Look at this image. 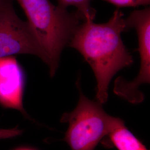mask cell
Masks as SVG:
<instances>
[{"instance_id":"obj_1","label":"cell","mask_w":150,"mask_h":150,"mask_svg":"<svg viewBox=\"0 0 150 150\" xmlns=\"http://www.w3.org/2000/svg\"><path fill=\"white\" fill-rule=\"evenodd\" d=\"M93 21L87 19L81 23L68 45L80 52L91 66L96 79L97 101L103 104L113 77L131 66L134 59L122 40V32L128 28L121 11L115 10L106 23Z\"/></svg>"},{"instance_id":"obj_2","label":"cell","mask_w":150,"mask_h":150,"mask_svg":"<svg viewBox=\"0 0 150 150\" xmlns=\"http://www.w3.org/2000/svg\"><path fill=\"white\" fill-rule=\"evenodd\" d=\"M48 59L50 75L59 67L64 48L82 21L77 13L53 5L50 0H16Z\"/></svg>"},{"instance_id":"obj_3","label":"cell","mask_w":150,"mask_h":150,"mask_svg":"<svg viewBox=\"0 0 150 150\" xmlns=\"http://www.w3.org/2000/svg\"><path fill=\"white\" fill-rule=\"evenodd\" d=\"M78 87L80 96L77 106L61 120L69 123L64 139L72 150H93L123 120L108 115L102 103L89 100Z\"/></svg>"},{"instance_id":"obj_4","label":"cell","mask_w":150,"mask_h":150,"mask_svg":"<svg viewBox=\"0 0 150 150\" xmlns=\"http://www.w3.org/2000/svg\"><path fill=\"white\" fill-rule=\"evenodd\" d=\"M18 54L38 57L47 65L48 59L27 21L15 11L12 0L0 4V58Z\"/></svg>"},{"instance_id":"obj_5","label":"cell","mask_w":150,"mask_h":150,"mask_svg":"<svg viewBox=\"0 0 150 150\" xmlns=\"http://www.w3.org/2000/svg\"><path fill=\"white\" fill-rule=\"evenodd\" d=\"M128 30L134 28L139 41L138 51L140 57L139 75L131 82L122 77L115 81L114 92L132 103L142 102L144 95L139 90V86L150 82V9L133 11L125 19Z\"/></svg>"},{"instance_id":"obj_6","label":"cell","mask_w":150,"mask_h":150,"mask_svg":"<svg viewBox=\"0 0 150 150\" xmlns=\"http://www.w3.org/2000/svg\"><path fill=\"white\" fill-rule=\"evenodd\" d=\"M25 82L24 71L15 57L0 58V105L18 110L31 120L23 105Z\"/></svg>"},{"instance_id":"obj_7","label":"cell","mask_w":150,"mask_h":150,"mask_svg":"<svg viewBox=\"0 0 150 150\" xmlns=\"http://www.w3.org/2000/svg\"><path fill=\"white\" fill-rule=\"evenodd\" d=\"M111 145L118 150H148L125 126L122 121L108 135Z\"/></svg>"},{"instance_id":"obj_8","label":"cell","mask_w":150,"mask_h":150,"mask_svg":"<svg viewBox=\"0 0 150 150\" xmlns=\"http://www.w3.org/2000/svg\"><path fill=\"white\" fill-rule=\"evenodd\" d=\"M91 0H58L60 7L67 8L70 6L77 8L76 12L80 17L82 22L87 19L94 20L96 16V11L90 5Z\"/></svg>"},{"instance_id":"obj_9","label":"cell","mask_w":150,"mask_h":150,"mask_svg":"<svg viewBox=\"0 0 150 150\" xmlns=\"http://www.w3.org/2000/svg\"><path fill=\"white\" fill-rule=\"evenodd\" d=\"M118 7H136L150 5V0H103Z\"/></svg>"},{"instance_id":"obj_10","label":"cell","mask_w":150,"mask_h":150,"mask_svg":"<svg viewBox=\"0 0 150 150\" xmlns=\"http://www.w3.org/2000/svg\"><path fill=\"white\" fill-rule=\"evenodd\" d=\"M22 132L21 129H18L17 127L13 129H0V139L15 137L21 134Z\"/></svg>"},{"instance_id":"obj_11","label":"cell","mask_w":150,"mask_h":150,"mask_svg":"<svg viewBox=\"0 0 150 150\" xmlns=\"http://www.w3.org/2000/svg\"><path fill=\"white\" fill-rule=\"evenodd\" d=\"M17 150H33L32 149H18Z\"/></svg>"},{"instance_id":"obj_12","label":"cell","mask_w":150,"mask_h":150,"mask_svg":"<svg viewBox=\"0 0 150 150\" xmlns=\"http://www.w3.org/2000/svg\"><path fill=\"white\" fill-rule=\"evenodd\" d=\"M1 1H2V0H0V4H1Z\"/></svg>"}]
</instances>
